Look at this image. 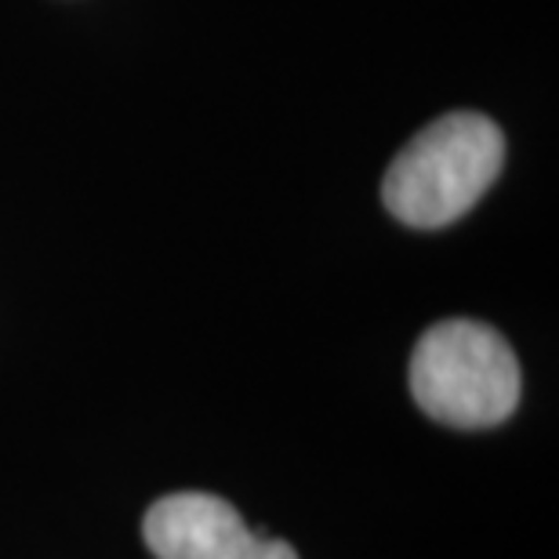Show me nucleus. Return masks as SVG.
I'll use <instances>...</instances> for the list:
<instances>
[{
	"instance_id": "nucleus-1",
	"label": "nucleus",
	"mask_w": 559,
	"mask_h": 559,
	"mask_svg": "<svg viewBox=\"0 0 559 559\" xmlns=\"http://www.w3.org/2000/svg\"><path fill=\"white\" fill-rule=\"evenodd\" d=\"M506 160V139L479 114H447L411 139L385 171V207L415 229H440L462 218Z\"/></svg>"
},
{
	"instance_id": "nucleus-2",
	"label": "nucleus",
	"mask_w": 559,
	"mask_h": 559,
	"mask_svg": "<svg viewBox=\"0 0 559 559\" xmlns=\"http://www.w3.org/2000/svg\"><path fill=\"white\" fill-rule=\"evenodd\" d=\"M411 393L429 418L454 429H490L520 404V364L495 328L443 320L411 356Z\"/></svg>"
},
{
	"instance_id": "nucleus-3",
	"label": "nucleus",
	"mask_w": 559,
	"mask_h": 559,
	"mask_svg": "<svg viewBox=\"0 0 559 559\" xmlns=\"http://www.w3.org/2000/svg\"><path fill=\"white\" fill-rule=\"evenodd\" d=\"M142 534L156 559H298L287 542L251 531L226 498L204 490L153 501Z\"/></svg>"
}]
</instances>
